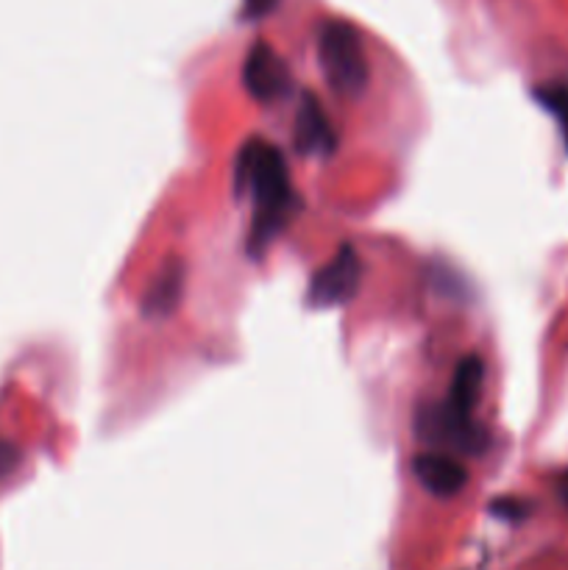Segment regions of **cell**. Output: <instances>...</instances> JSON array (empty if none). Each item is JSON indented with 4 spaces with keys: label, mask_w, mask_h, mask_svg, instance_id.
I'll use <instances>...</instances> for the list:
<instances>
[{
    "label": "cell",
    "mask_w": 568,
    "mask_h": 570,
    "mask_svg": "<svg viewBox=\"0 0 568 570\" xmlns=\"http://www.w3.org/2000/svg\"><path fill=\"white\" fill-rule=\"evenodd\" d=\"M234 195L254 206L248 232V256L262 259L278 234L298 212V193L290 181V167L282 150L267 139H248L234 159Z\"/></svg>",
    "instance_id": "6da1fadb"
},
{
    "label": "cell",
    "mask_w": 568,
    "mask_h": 570,
    "mask_svg": "<svg viewBox=\"0 0 568 570\" xmlns=\"http://www.w3.org/2000/svg\"><path fill=\"white\" fill-rule=\"evenodd\" d=\"M317 61H321L323 78L337 95L356 98L365 92L371 70H368L365 48L354 26L343 20L323 22L317 31Z\"/></svg>",
    "instance_id": "7a4b0ae2"
},
{
    "label": "cell",
    "mask_w": 568,
    "mask_h": 570,
    "mask_svg": "<svg viewBox=\"0 0 568 570\" xmlns=\"http://www.w3.org/2000/svg\"><path fill=\"white\" fill-rule=\"evenodd\" d=\"M415 434L443 454L449 449L457 454L477 456L488 449V432L473 421V412L457 410L449 401L421 406L415 415Z\"/></svg>",
    "instance_id": "3957f363"
},
{
    "label": "cell",
    "mask_w": 568,
    "mask_h": 570,
    "mask_svg": "<svg viewBox=\"0 0 568 570\" xmlns=\"http://www.w3.org/2000/svg\"><path fill=\"white\" fill-rule=\"evenodd\" d=\"M362 284V259L354 245H343L321 271L312 276L306 301L315 309H332L356 295Z\"/></svg>",
    "instance_id": "277c9868"
},
{
    "label": "cell",
    "mask_w": 568,
    "mask_h": 570,
    "mask_svg": "<svg viewBox=\"0 0 568 570\" xmlns=\"http://www.w3.org/2000/svg\"><path fill=\"white\" fill-rule=\"evenodd\" d=\"M243 83L251 98L271 106L287 98L290 89H293V76H290L287 61L276 53V48L259 39V42L251 45L243 61Z\"/></svg>",
    "instance_id": "5b68a950"
},
{
    "label": "cell",
    "mask_w": 568,
    "mask_h": 570,
    "mask_svg": "<svg viewBox=\"0 0 568 570\" xmlns=\"http://www.w3.org/2000/svg\"><path fill=\"white\" fill-rule=\"evenodd\" d=\"M293 145L301 156H332L337 150V131L315 92L301 95L295 111Z\"/></svg>",
    "instance_id": "8992f818"
},
{
    "label": "cell",
    "mask_w": 568,
    "mask_h": 570,
    "mask_svg": "<svg viewBox=\"0 0 568 570\" xmlns=\"http://www.w3.org/2000/svg\"><path fill=\"white\" fill-rule=\"evenodd\" d=\"M412 473L418 482L438 499H451L468 484V471L443 451H427L412 460Z\"/></svg>",
    "instance_id": "52a82bcc"
},
{
    "label": "cell",
    "mask_w": 568,
    "mask_h": 570,
    "mask_svg": "<svg viewBox=\"0 0 568 570\" xmlns=\"http://www.w3.org/2000/svg\"><path fill=\"white\" fill-rule=\"evenodd\" d=\"M184 295V265L178 259H167L159 267L154 278H150V287L145 289L143 301H139V309L145 317H167L176 312L178 301Z\"/></svg>",
    "instance_id": "ba28073f"
},
{
    "label": "cell",
    "mask_w": 568,
    "mask_h": 570,
    "mask_svg": "<svg viewBox=\"0 0 568 570\" xmlns=\"http://www.w3.org/2000/svg\"><path fill=\"white\" fill-rule=\"evenodd\" d=\"M484 382V365L479 356H466V360L457 362L454 379H451L449 387V404L457 406L462 412H473L479 404V393H482Z\"/></svg>",
    "instance_id": "9c48e42d"
},
{
    "label": "cell",
    "mask_w": 568,
    "mask_h": 570,
    "mask_svg": "<svg viewBox=\"0 0 568 570\" xmlns=\"http://www.w3.org/2000/svg\"><path fill=\"white\" fill-rule=\"evenodd\" d=\"M538 100L551 111V115H557L568 126V87L555 83V87L538 89Z\"/></svg>",
    "instance_id": "30bf717a"
},
{
    "label": "cell",
    "mask_w": 568,
    "mask_h": 570,
    "mask_svg": "<svg viewBox=\"0 0 568 570\" xmlns=\"http://www.w3.org/2000/svg\"><path fill=\"white\" fill-rule=\"evenodd\" d=\"M17 465H20V449L14 443H9V440L0 438V476L14 471Z\"/></svg>",
    "instance_id": "8fae6325"
},
{
    "label": "cell",
    "mask_w": 568,
    "mask_h": 570,
    "mask_svg": "<svg viewBox=\"0 0 568 570\" xmlns=\"http://www.w3.org/2000/svg\"><path fill=\"white\" fill-rule=\"evenodd\" d=\"M278 6V0H243V17L245 20H262L271 14Z\"/></svg>",
    "instance_id": "7c38bea8"
},
{
    "label": "cell",
    "mask_w": 568,
    "mask_h": 570,
    "mask_svg": "<svg viewBox=\"0 0 568 570\" xmlns=\"http://www.w3.org/2000/svg\"><path fill=\"white\" fill-rule=\"evenodd\" d=\"M566 499H568V482H566Z\"/></svg>",
    "instance_id": "4fadbf2b"
}]
</instances>
